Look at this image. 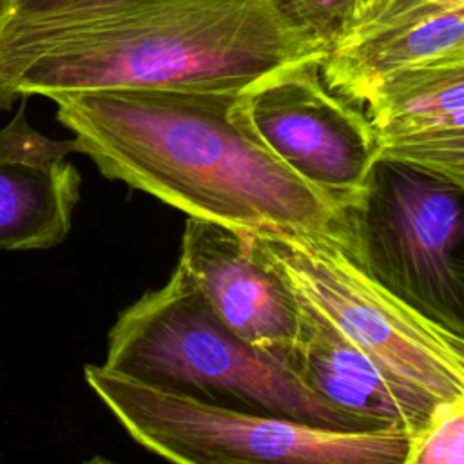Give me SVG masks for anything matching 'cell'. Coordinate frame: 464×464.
Wrapping results in <instances>:
<instances>
[{"label":"cell","instance_id":"e0dca14e","mask_svg":"<svg viewBox=\"0 0 464 464\" xmlns=\"http://www.w3.org/2000/svg\"><path fill=\"white\" fill-rule=\"evenodd\" d=\"M83 464H116V462H112L109 459H103V457H92V459L85 460Z\"/></svg>","mask_w":464,"mask_h":464},{"label":"cell","instance_id":"9a60e30c","mask_svg":"<svg viewBox=\"0 0 464 464\" xmlns=\"http://www.w3.org/2000/svg\"><path fill=\"white\" fill-rule=\"evenodd\" d=\"M301 20L315 31L328 47H335L346 36L352 16L353 0H290Z\"/></svg>","mask_w":464,"mask_h":464},{"label":"cell","instance_id":"5bb4252c","mask_svg":"<svg viewBox=\"0 0 464 464\" xmlns=\"http://www.w3.org/2000/svg\"><path fill=\"white\" fill-rule=\"evenodd\" d=\"M402 464H464V399L446 404L415 435Z\"/></svg>","mask_w":464,"mask_h":464},{"label":"cell","instance_id":"8992f818","mask_svg":"<svg viewBox=\"0 0 464 464\" xmlns=\"http://www.w3.org/2000/svg\"><path fill=\"white\" fill-rule=\"evenodd\" d=\"M294 299L388 372L442 404L464 399V337L370 279L328 232L246 230Z\"/></svg>","mask_w":464,"mask_h":464},{"label":"cell","instance_id":"3957f363","mask_svg":"<svg viewBox=\"0 0 464 464\" xmlns=\"http://www.w3.org/2000/svg\"><path fill=\"white\" fill-rule=\"evenodd\" d=\"M105 370L201 404L335 431H375L315 395L292 362L230 332L176 265L107 335Z\"/></svg>","mask_w":464,"mask_h":464},{"label":"cell","instance_id":"5b68a950","mask_svg":"<svg viewBox=\"0 0 464 464\" xmlns=\"http://www.w3.org/2000/svg\"><path fill=\"white\" fill-rule=\"evenodd\" d=\"M83 375L125 431L172 464H402L415 439L402 430L335 431L208 406L102 364H87Z\"/></svg>","mask_w":464,"mask_h":464},{"label":"cell","instance_id":"ba28073f","mask_svg":"<svg viewBox=\"0 0 464 464\" xmlns=\"http://www.w3.org/2000/svg\"><path fill=\"white\" fill-rule=\"evenodd\" d=\"M178 266L230 332L292 362L301 337L299 306L246 230L187 218Z\"/></svg>","mask_w":464,"mask_h":464},{"label":"cell","instance_id":"30bf717a","mask_svg":"<svg viewBox=\"0 0 464 464\" xmlns=\"http://www.w3.org/2000/svg\"><path fill=\"white\" fill-rule=\"evenodd\" d=\"M71 152H78L76 140L33 129L22 100L0 129V250H42L67 237L82 185L65 160Z\"/></svg>","mask_w":464,"mask_h":464},{"label":"cell","instance_id":"277c9868","mask_svg":"<svg viewBox=\"0 0 464 464\" xmlns=\"http://www.w3.org/2000/svg\"><path fill=\"white\" fill-rule=\"evenodd\" d=\"M328 234L379 286L464 337V185L377 158Z\"/></svg>","mask_w":464,"mask_h":464},{"label":"cell","instance_id":"8fae6325","mask_svg":"<svg viewBox=\"0 0 464 464\" xmlns=\"http://www.w3.org/2000/svg\"><path fill=\"white\" fill-rule=\"evenodd\" d=\"M297 306L301 337L292 364L323 401L372 430H402L411 435L426 430L446 406L413 382L388 372L321 317L299 303Z\"/></svg>","mask_w":464,"mask_h":464},{"label":"cell","instance_id":"9c48e42d","mask_svg":"<svg viewBox=\"0 0 464 464\" xmlns=\"http://www.w3.org/2000/svg\"><path fill=\"white\" fill-rule=\"evenodd\" d=\"M379 158L464 185V63L408 69L366 96Z\"/></svg>","mask_w":464,"mask_h":464},{"label":"cell","instance_id":"7c38bea8","mask_svg":"<svg viewBox=\"0 0 464 464\" xmlns=\"http://www.w3.org/2000/svg\"><path fill=\"white\" fill-rule=\"evenodd\" d=\"M439 63H464V5L344 40L326 53L321 74L335 94L362 105L379 82Z\"/></svg>","mask_w":464,"mask_h":464},{"label":"cell","instance_id":"6da1fadb","mask_svg":"<svg viewBox=\"0 0 464 464\" xmlns=\"http://www.w3.org/2000/svg\"><path fill=\"white\" fill-rule=\"evenodd\" d=\"M98 170L239 230L330 232L337 205L254 130L245 91L98 89L49 96Z\"/></svg>","mask_w":464,"mask_h":464},{"label":"cell","instance_id":"2e32d148","mask_svg":"<svg viewBox=\"0 0 464 464\" xmlns=\"http://www.w3.org/2000/svg\"><path fill=\"white\" fill-rule=\"evenodd\" d=\"M453 4H464V0H353V16L346 36L366 27H375L397 18H404L428 7Z\"/></svg>","mask_w":464,"mask_h":464},{"label":"cell","instance_id":"7a4b0ae2","mask_svg":"<svg viewBox=\"0 0 464 464\" xmlns=\"http://www.w3.org/2000/svg\"><path fill=\"white\" fill-rule=\"evenodd\" d=\"M328 51L290 0H138L18 63L0 80V112L67 91H245Z\"/></svg>","mask_w":464,"mask_h":464},{"label":"cell","instance_id":"52a82bcc","mask_svg":"<svg viewBox=\"0 0 464 464\" xmlns=\"http://www.w3.org/2000/svg\"><path fill=\"white\" fill-rule=\"evenodd\" d=\"M321 62L263 76L245 89V109L265 145L341 207L362 188L379 149L366 114L324 83Z\"/></svg>","mask_w":464,"mask_h":464},{"label":"cell","instance_id":"4fadbf2b","mask_svg":"<svg viewBox=\"0 0 464 464\" xmlns=\"http://www.w3.org/2000/svg\"><path fill=\"white\" fill-rule=\"evenodd\" d=\"M138 0H0V80L47 42Z\"/></svg>","mask_w":464,"mask_h":464}]
</instances>
